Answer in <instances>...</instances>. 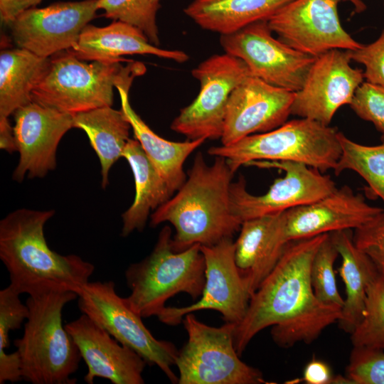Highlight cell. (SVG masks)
<instances>
[{
	"label": "cell",
	"mask_w": 384,
	"mask_h": 384,
	"mask_svg": "<svg viewBox=\"0 0 384 384\" xmlns=\"http://www.w3.org/2000/svg\"><path fill=\"white\" fill-rule=\"evenodd\" d=\"M329 233L289 242L270 274L251 296L246 314L234 330V345L241 356L250 341L272 326L274 341L287 348L309 343L338 321L341 308L324 304L314 293L311 267Z\"/></svg>",
	"instance_id": "6da1fadb"
},
{
	"label": "cell",
	"mask_w": 384,
	"mask_h": 384,
	"mask_svg": "<svg viewBox=\"0 0 384 384\" xmlns=\"http://www.w3.org/2000/svg\"><path fill=\"white\" fill-rule=\"evenodd\" d=\"M234 174L225 158L215 156L213 163L208 165L199 151L177 193L150 216L151 226L164 222L173 225L176 234L172 247L176 252L194 244L212 246L233 238L242 225L231 206Z\"/></svg>",
	"instance_id": "7a4b0ae2"
},
{
	"label": "cell",
	"mask_w": 384,
	"mask_h": 384,
	"mask_svg": "<svg viewBox=\"0 0 384 384\" xmlns=\"http://www.w3.org/2000/svg\"><path fill=\"white\" fill-rule=\"evenodd\" d=\"M54 210L17 209L0 221V259L10 285L21 294L60 288L75 292L95 266L76 255H60L47 244L44 227Z\"/></svg>",
	"instance_id": "3957f363"
},
{
	"label": "cell",
	"mask_w": 384,
	"mask_h": 384,
	"mask_svg": "<svg viewBox=\"0 0 384 384\" xmlns=\"http://www.w3.org/2000/svg\"><path fill=\"white\" fill-rule=\"evenodd\" d=\"M78 298L70 290L49 289L28 294L29 314L16 339L23 380L32 384H75L81 355L63 324L64 306Z\"/></svg>",
	"instance_id": "277c9868"
},
{
	"label": "cell",
	"mask_w": 384,
	"mask_h": 384,
	"mask_svg": "<svg viewBox=\"0 0 384 384\" xmlns=\"http://www.w3.org/2000/svg\"><path fill=\"white\" fill-rule=\"evenodd\" d=\"M121 63L88 64L70 50L58 53L50 57L46 74L33 90L32 101L71 114L112 107L114 87L129 92L134 78L146 70L141 62Z\"/></svg>",
	"instance_id": "5b68a950"
},
{
	"label": "cell",
	"mask_w": 384,
	"mask_h": 384,
	"mask_svg": "<svg viewBox=\"0 0 384 384\" xmlns=\"http://www.w3.org/2000/svg\"><path fill=\"white\" fill-rule=\"evenodd\" d=\"M171 229L164 226L151 252L125 271L131 290L126 304L142 318L158 316L166 301L180 292L196 299L201 297L206 282V262L201 245L176 252L172 247Z\"/></svg>",
	"instance_id": "8992f818"
},
{
	"label": "cell",
	"mask_w": 384,
	"mask_h": 384,
	"mask_svg": "<svg viewBox=\"0 0 384 384\" xmlns=\"http://www.w3.org/2000/svg\"><path fill=\"white\" fill-rule=\"evenodd\" d=\"M338 134L330 125L299 117L234 144L212 146L208 154L225 158L234 173L241 166L255 161L302 163L324 173L334 171L339 161L341 145Z\"/></svg>",
	"instance_id": "52a82bcc"
},
{
	"label": "cell",
	"mask_w": 384,
	"mask_h": 384,
	"mask_svg": "<svg viewBox=\"0 0 384 384\" xmlns=\"http://www.w3.org/2000/svg\"><path fill=\"white\" fill-rule=\"evenodd\" d=\"M188 341L178 351L179 384L266 383L262 373L242 361L234 345L236 324L208 326L193 313L182 321Z\"/></svg>",
	"instance_id": "ba28073f"
},
{
	"label": "cell",
	"mask_w": 384,
	"mask_h": 384,
	"mask_svg": "<svg viewBox=\"0 0 384 384\" xmlns=\"http://www.w3.org/2000/svg\"><path fill=\"white\" fill-rule=\"evenodd\" d=\"M82 314L105 329L122 344L132 348L149 366H156L173 383L178 381L172 370L178 351L168 341L156 339L142 316L132 311L115 290L112 281L88 282L78 294Z\"/></svg>",
	"instance_id": "9c48e42d"
},
{
	"label": "cell",
	"mask_w": 384,
	"mask_h": 384,
	"mask_svg": "<svg viewBox=\"0 0 384 384\" xmlns=\"http://www.w3.org/2000/svg\"><path fill=\"white\" fill-rule=\"evenodd\" d=\"M191 74L200 82L198 95L174 118L171 129L190 140L220 139L230 95L252 75L242 60L226 53L204 60Z\"/></svg>",
	"instance_id": "30bf717a"
},
{
	"label": "cell",
	"mask_w": 384,
	"mask_h": 384,
	"mask_svg": "<svg viewBox=\"0 0 384 384\" xmlns=\"http://www.w3.org/2000/svg\"><path fill=\"white\" fill-rule=\"evenodd\" d=\"M342 1H350L357 12L366 9L361 0H293L267 21L279 40L313 57L334 49L356 50L362 44L341 23L338 6Z\"/></svg>",
	"instance_id": "8fae6325"
},
{
	"label": "cell",
	"mask_w": 384,
	"mask_h": 384,
	"mask_svg": "<svg viewBox=\"0 0 384 384\" xmlns=\"http://www.w3.org/2000/svg\"><path fill=\"white\" fill-rule=\"evenodd\" d=\"M267 21L252 23L237 31L220 35L225 53L242 60L250 74L273 86L299 90L316 58L274 38Z\"/></svg>",
	"instance_id": "7c38bea8"
},
{
	"label": "cell",
	"mask_w": 384,
	"mask_h": 384,
	"mask_svg": "<svg viewBox=\"0 0 384 384\" xmlns=\"http://www.w3.org/2000/svg\"><path fill=\"white\" fill-rule=\"evenodd\" d=\"M247 166L280 169L284 172V176L276 179L269 190L260 196L252 195L247 191L242 176L231 183L232 210L241 223L312 203L336 188L331 176L302 163L255 161Z\"/></svg>",
	"instance_id": "4fadbf2b"
},
{
	"label": "cell",
	"mask_w": 384,
	"mask_h": 384,
	"mask_svg": "<svg viewBox=\"0 0 384 384\" xmlns=\"http://www.w3.org/2000/svg\"><path fill=\"white\" fill-rule=\"evenodd\" d=\"M98 0L60 1L18 14L6 26L18 47L44 58L73 48L96 17Z\"/></svg>",
	"instance_id": "5bb4252c"
},
{
	"label": "cell",
	"mask_w": 384,
	"mask_h": 384,
	"mask_svg": "<svg viewBox=\"0 0 384 384\" xmlns=\"http://www.w3.org/2000/svg\"><path fill=\"white\" fill-rule=\"evenodd\" d=\"M235 248L232 238L212 246L201 245L206 282L201 299L187 306H166L157 316L159 320L174 326L187 314L211 309L220 313L225 322L239 324L246 314L251 294L237 268Z\"/></svg>",
	"instance_id": "9a60e30c"
},
{
	"label": "cell",
	"mask_w": 384,
	"mask_h": 384,
	"mask_svg": "<svg viewBox=\"0 0 384 384\" xmlns=\"http://www.w3.org/2000/svg\"><path fill=\"white\" fill-rule=\"evenodd\" d=\"M351 61L347 50L340 49L316 57L302 87L294 92L291 114L330 125L363 82V70L352 68Z\"/></svg>",
	"instance_id": "2e32d148"
},
{
	"label": "cell",
	"mask_w": 384,
	"mask_h": 384,
	"mask_svg": "<svg viewBox=\"0 0 384 384\" xmlns=\"http://www.w3.org/2000/svg\"><path fill=\"white\" fill-rule=\"evenodd\" d=\"M14 132L19 160L13 179L43 178L56 166V151L64 134L73 128V114L36 102L14 112Z\"/></svg>",
	"instance_id": "e0dca14e"
},
{
	"label": "cell",
	"mask_w": 384,
	"mask_h": 384,
	"mask_svg": "<svg viewBox=\"0 0 384 384\" xmlns=\"http://www.w3.org/2000/svg\"><path fill=\"white\" fill-rule=\"evenodd\" d=\"M294 97V92L248 76L228 99L220 138L222 145H230L247 136L281 126L291 114Z\"/></svg>",
	"instance_id": "ac0fdd59"
},
{
	"label": "cell",
	"mask_w": 384,
	"mask_h": 384,
	"mask_svg": "<svg viewBox=\"0 0 384 384\" xmlns=\"http://www.w3.org/2000/svg\"><path fill=\"white\" fill-rule=\"evenodd\" d=\"M383 210L344 186L316 201L282 212V235L289 243L338 230H355Z\"/></svg>",
	"instance_id": "d6986e66"
},
{
	"label": "cell",
	"mask_w": 384,
	"mask_h": 384,
	"mask_svg": "<svg viewBox=\"0 0 384 384\" xmlns=\"http://www.w3.org/2000/svg\"><path fill=\"white\" fill-rule=\"evenodd\" d=\"M65 327L77 345L87 367L84 380L92 384L96 378L113 384H143L146 365L143 358L122 344L85 314Z\"/></svg>",
	"instance_id": "ffe728a7"
},
{
	"label": "cell",
	"mask_w": 384,
	"mask_h": 384,
	"mask_svg": "<svg viewBox=\"0 0 384 384\" xmlns=\"http://www.w3.org/2000/svg\"><path fill=\"white\" fill-rule=\"evenodd\" d=\"M70 50L82 60L129 62L131 60L122 56L153 55L183 63L189 58L184 51L163 49L153 45L139 28L120 21H113L104 27L87 24L75 46Z\"/></svg>",
	"instance_id": "44dd1931"
},
{
	"label": "cell",
	"mask_w": 384,
	"mask_h": 384,
	"mask_svg": "<svg viewBox=\"0 0 384 384\" xmlns=\"http://www.w3.org/2000/svg\"><path fill=\"white\" fill-rule=\"evenodd\" d=\"M287 244L282 232V212L242 223L235 242V262L251 296L272 270Z\"/></svg>",
	"instance_id": "7402d4cb"
},
{
	"label": "cell",
	"mask_w": 384,
	"mask_h": 384,
	"mask_svg": "<svg viewBox=\"0 0 384 384\" xmlns=\"http://www.w3.org/2000/svg\"><path fill=\"white\" fill-rule=\"evenodd\" d=\"M330 235L341 257L338 272L346 291L338 323L343 331L351 334L363 318L368 289L379 272L370 257L356 247L350 230Z\"/></svg>",
	"instance_id": "603a6c76"
},
{
	"label": "cell",
	"mask_w": 384,
	"mask_h": 384,
	"mask_svg": "<svg viewBox=\"0 0 384 384\" xmlns=\"http://www.w3.org/2000/svg\"><path fill=\"white\" fill-rule=\"evenodd\" d=\"M117 90L121 100V110L131 124L135 139L174 193L186 181L183 169L184 161L206 139H188L179 142L161 137L148 127L131 107L129 92L122 89Z\"/></svg>",
	"instance_id": "cb8c5ba5"
},
{
	"label": "cell",
	"mask_w": 384,
	"mask_h": 384,
	"mask_svg": "<svg viewBox=\"0 0 384 384\" xmlns=\"http://www.w3.org/2000/svg\"><path fill=\"white\" fill-rule=\"evenodd\" d=\"M122 157L129 163L135 183L134 202L122 215L121 235L127 237L134 230L142 231L150 210L164 204L173 193L136 139H129Z\"/></svg>",
	"instance_id": "d4e9b609"
},
{
	"label": "cell",
	"mask_w": 384,
	"mask_h": 384,
	"mask_svg": "<svg viewBox=\"0 0 384 384\" xmlns=\"http://www.w3.org/2000/svg\"><path fill=\"white\" fill-rule=\"evenodd\" d=\"M293 0H193L185 14L201 28L220 35L267 21Z\"/></svg>",
	"instance_id": "484cf974"
},
{
	"label": "cell",
	"mask_w": 384,
	"mask_h": 384,
	"mask_svg": "<svg viewBox=\"0 0 384 384\" xmlns=\"http://www.w3.org/2000/svg\"><path fill=\"white\" fill-rule=\"evenodd\" d=\"M50 64V57H41L21 48L1 50L0 117H9L32 102V91Z\"/></svg>",
	"instance_id": "4316f807"
},
{
	"label": "cell",
	"mask_w": 384,
	"mask_h": 384,
	"mask_svg": "<svg viewBox=\"0 0 384 384\" xmlns=\"http://www.w3.org/2000/svg\"><path fill=\"white\" fill-rule=\"evenodd\" d=\"M73 128L83 130L101 165L102 187L108 185V174L121 157L129 141L132 126L124 112L103 107L73 114Z\"/></svg>",
	"instance_id": "83f0119b"
},
{
	"label": "cell",
	"mask_w": 384,
	"mask_h": 384,
	"mask_svg": "<svg viewBox=\"0 0 384 384\" xmlns=\"http://www.w3.org/2000/svg\"><path fill=\"white\" fill-rule=\"evenodd\" d=\"M341 155L334 169L336 175L351 170L367 183L368 189L384 203V141L378 145L368 146L338 134Z\"/></svg>",
	"instance_id": "f1b7e54d"
},
{
	"label": "cell",
	"mask_w": 384,
	"mask_h": 384,
	"mask_svg": "<svg viewBox=\"0 0 384 384\" xmlns=\"http://www.w3.org/2000/svg\"><path fill=\"white\" fill-rule=\"evenodd\" d=\"M20 293L10 284L0 291V384L22 380L21 363L17 351L7 353L11 331L21 327L29 310L20 299Z\"/></svg>",
	"instance_id": "f546056e"
},
{
	"label": "cell",
	"mask_w": 384,
	"mask_h": 384,
	"mask_svg": "<svg viewBox=\"0 0 384 384\" xmlns=\"http://www.w3.org/2000/svg\"><path fill=\"white\" fill-rule=\"evenodd\" d=\"M351 335L353 346L384 351V277L380 274L368 289L363 318Z\"/></svg>",
	"instance_id": "4dcf8cb0"
},
{
	"label": "cell",
	"mask_w": 384,
	"mask_h": 384,
	"mask_svg": "<svg viewBox=\"0 0 384 384\" xmlns=\"http://www.w3.org/2000/svg\"><path fill=\"white\" fill-rule=\"evenodd\" d=\"M104 16L139 28L154 46L160 45L156 14L159 3L151 0H98Z\"/></svg>",
	"instance_id": "1f68e13d"
},
{
	"label": "cell",
	"mask_w": 384,
	"mask_h": 384,
	"mask_svg": "<svg viewBox=\"0 0 384 384\" xmlns=\"http://www.w3.org/2000/svg\"><path fill=\"white\" fill-rule=\"evenodd\" d=\"M330 233L322 241L312 261L311 282L314 293L321 302L342 307L344 299L341 297L336 280L334 264L338 256Z\"/></svg>",
	"instance_id": "d6a6232c"
},
{
	"label": "cell",
	"mask_w": 384,
	"mask_h": 384,
	"mask_svg": "<svg viewBox=\"0 0 384 384\" xmlns=\"http://www.w3.org/2000/svg\"><path fill=\"white\" fill-rule=\"evenodd\" d=\"M346 376L353 384H384V351L353 346Z\"/></svg>",
	"instance_id": "836d02e7"
},
{
	"label": "cell",
	"mask_w": 384,
	"mask_h": 384,
	"mask_svg": "<svg viewBox=\"0 0 384 384\" xmlns=\"http://www.w3.org/2000/svg\"><path fill=\"white\" fill-rule=\"evenodd\" d=\"M349 106L361 119L371 122L384 141V87L362 82Z\"/></svg>",
	"instance_id": "e575fe53"
},
{
	"label": "cell",
	"mask_w": 384,
	"mask_h": 384,
	"mask_svg": "<svg viewBox=\"0 0 384 384\" xmlns=\"http://www.w3.org/2000/svg\"><path fill=\"white\" fill-rule=\"evenodd\" d=\"M353 240L366 253L384 277V210L371 220L354 230Z\"/></svg>",
	"instance_id": "d590c367"
},
{
	"label": "cell",
	"mask_w": 384,
	"mask_h": 384,
	"mask_svg": "<svg viewBox=\"0 0 384 384\" xmlns=\"http://www.w3.org/2000/svg\"><path fill=\"white\" fill-rule=\"evenodd\" d=\"M347 52L351 60L364 65L366 82L384 87V29L375 41Z\"/></svg>",
	"instance_id": "8d00e7d4"
},
{
	"label": "cell",
	"mask_w": 384,
	"mask_h": 384,
	"mask_svg": "<svg viewBox=\"0 0 384 384\" xmlns=\"http://www.w3.org/2000/svg\"><path fill=\"white\" fill-rule=\"evenodd\" d=\"M333 376L328 364L314 359L305 366L302 380L307 384H331Z\"/></svg>",
	"instance_id": "74e56055"
},
{
	"label": "cell",
	"mask_w": 384,
	"mask_h": 384,
	"mask_svg": "<svg viewBox=\"0 0 384 384\" xmlns=\"http://www.w3.org/2000/svg\"><path fill=\"white\" fill-rule=\"evenodd\" d=\"M42 0H0V19L7 25L21 12L36 7Z\"/></svg>",
	"instance_id": "f35d334b"
},
{
	"label": "cell",
	"mask_w": 384,
	"mask_h": 384,
	"mask_svg": "<svg viewBox=\"0 0 384 384\" xmlns=\"http://www.w3.org/2000/svg\"><path fill=\"white\" fill-rule=\"evenodd\" d=\"M0 148L9 153L17 151L14 127L9 117H0Z\"/></svg>",
	"instance_id": "ab89813d"
},
{
	"label": "cell",
	"mask_w": 384,
	"mask_h": 384,
	"mask_svg": "<svg viewBox=\"0 0 384 384\" xmlns=\"http://www.w3.org/2000/svg\"><path fill=\"white\" fill-rule=\"evenodd\" d=\"M353 384V382L347 377L342 375L333 376L331 384Z\"/></svg>",
	"instance_id": "60d3db41"
},
{
	"label": "cell",
	"mask_w": 384,
	"mask_h": 384,
	"mask_svg": "<svg viewBox=\"0 0 384 384\" xmlns=\"http://www.w3.org/2000/svg\"><path fill=\"white\" fill-rule=\"evenodd\" d=\"M151 1H153L154 2L159 3L160 0H151Z\"/></svg>",
	"instance_id": "b9f144b4"
}]
</instances>
